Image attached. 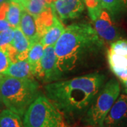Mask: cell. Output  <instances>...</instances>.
<instances>
[{"mask_svg":"<svg viewBox=\"0 0 127 127\" xmlns=\"http://www.w3.org/2000/svg\"><path fill=\"white\" fill-rule=\"evenodd\" d=\"M105 76L93 73L68 81L50 83L45 86V96L68 117L86 112L104 84Z\"/></svg>","mask_w":127,"mask_h":127,"instance_id":"1","label":"cell"},{"mask_svg":"<svg viewBox=\"0 0 127 127\" xmlns=\"http://www.w3.org/2000/svg\"><path fill=\"white\" fill-rule=\"evenodd\" d=\"M103 40L88 23H76L65 30L54 45L61 76L72 71L88 58L99 52Z\"/></svg>","mask_w":127,"mask_h":127,"instance_id":"2","label":"cell"},{"mask_svg":"<svg viewBox=\"0 0 127 127\" xmlns=\"http://www.w3.org/2000/svg\"><path fill=\"white\" fill-rule=\"evenodd\" d=\"M0 91L7 109L23 117L29 106L40 95L34 78H17L0 74Z\"/></svg>","mask_w":127,"mask_h":127,"instance_id":"3","label":"cell"},{"mask_svg":"<svg viewBox=\"0 0 127 127\" xmlns=\"http://www.w3.org/2000/svg\"><path fill=\"white\" fill-rule=\"evenodd\" d=\"M24 127H68L64 114L45 95H40L23 116Z\"/></svg>","mask_w":127,"mask_h":127,"instance_id":"4","label":"cell"},{"mask_svg":"<svg viewBox=\"0 0 127 127\" xmlns=\"http://www.w3.org/2000/svg\"><path fill=\"white\" fill-rule=\"evenodd\" d=\"M120 91L117 81L111 79L107 82L86 111L85 122L91 127H102L104 119L120 95Z\"/></svg>","mask_w":127,"mask_h":127,"instance_id":"5","label":"cell"},{"mask_svg":"<svg viewBox=\"0 0 127 127\" xmlns=\"http://www.w3.org/2000/svg\"><path fill=\"white\" fill-rule=\"evenodd\" d=\"M110 69L122 83L127 81V40H117L107 51Z\"/></svg>","mask_w":127,"mask_h":127,"instance_id":"6","label":"cell"},{"mask_svg":"<svg viewBox=\"0 0 127 127\" xmlns=\"http://www.w3.org/2000/svg\"><path fill=\"white\" fill-rule=\"evenodd\" d=\"M34 76L42 79L45 83H50L60 78L61 74L57 66L54 45L45 48L39 65L34 73Z\"/></svg>","mask_w":127,"mask_h":127,"instance_id":"7","label":"cell"},{"mask_svg":"<svg viewBox=\"0 0 127 127\" xmlns=\"http://www.w3.org/2000/svg\"><path fill=\"white\" fill-rule=\"evenodd\" d=\"M31 45L19 27L14 28V36L11 43L4 50L7 53L11 63L26 60Z\"/></svg>","mask_w":127,"mask_h":127,"instance_id":"8","label":"cell"},{"mask_svg":"<svg viewBox=\"0 0 127 127\" xmlns=\"http://www.w3.org/2000/svg\"><path fill=\"white\" fill-rule=\"evenodd\" d=\"M52 5L59 19L63 21L79 17L85 9L84 0H56Z\"/></svg>","mask_w":127,"mask_h":127,"instance_id":"9","label":"cell"},{"mask_svg":"<svg viewBox=\"0 0 127 127\" xmlns=\"http://www.w3.org/2000/svg\"><path fill=\"white\" fill-rule=\"evenodd\" d=\"M94 22V28L103 41L113 42L118 38V31L109 12L102 9L99 17Z\"/></svg>","mask_w":127,"mask_h":127,"instance_id":"10","label":"cell"},{"mask_svg":"<svg viewBox=\"0 0 127 127\" xmlns=\"http://www.w3.org/2000/svg\"><path fill=\"white\" fill-rule=\"evenodd\" d=\"M127 119V93L119 95L104 119L102 127H117Z\"/></svg>","mask_w":127,"mask_h":127,"instance_id":"11","label":"cell"},{"mask_svg":"<svg viewBox=\"0 0 127 127\" xmlns=\"http://www.w3.org/2000/svg\"><path fill=\"white\" fill-rule=\"evenodd\" d=\"M19 28L24 35L27 37L31 46L40 41V38L37 32L35 16L28 12L26 9H23L22 11Z\"/></svg>","mask_w":127,"mask_h":127,"instance_id":"12","label":"cell"},{"mask_svg":"<svg viewBox=\"0 0 127 127\" xmlns=\"http://www.w3.org/2000/svg\"><path fill=\"white\" fill-rule=\"evenodd\" d=\"M65 30L61 20L59 19L56 12L54 16V22L51 27L47 31L45 34L41 38L40 42L45 48L51 45H55L57 41L58 40L60 36Z\"/></svg>","mask_w":127,"mask_h":127,"instance_id":"13","label":"cell"},{"mask_svg":"<svg viewBox=\"0 0 127 127\" xmlns=\"http://www.w3.org/2000/svg\"><path fill=\"white\" fill-rule=\"evenodd\" d=\"M55 11L52 4L49 8L43 11L41 14L35 17L36 23L37 32L38 36L41 38L45 34L47 31L51 27L54 22Z\"/></svg>","mask_w":127,"mask_h":127,"instance_id":"14","label":"cell"},{"mask_svg":"<svg viewBox=\"0 0 127 127\" xmlns=\"http://www.w3.org/2000/svg\"><path fill=\"white\" fill-rule=\"evenodd\" d=\"M4 74L17 78H34L31 66L27 59L11 63Z\"/></svg>","mask_w":127,"mask_h":127,"instance_id":"15","label":"cell"},{"mask_svg":"<svg viewBox=\"0 0 127 127\" xmlns=\"http://www.w3.org/2000/svg\"><path fill=\"white\" fill-rule=\"evenodd\" d=\"M0 127H24L21 117L9 109L0 111Z\"/></svg>","mask_w":127,"mask_h":127,"instance_id":"16","label":"cell"},{"mask_svg":"<svg viewBox=\"0 0 127 127\" xmlns=\"http://www.w3.org/2000/svg\"><path fill=\"white\" fill-rule=\"evenodd\" d=\"M44 50H45L44 46L42 45L40 41H39L31 46L30 50L28 51L27 60L31 66L33 76L40 62V59L44 52Z\"/></svg>","mask_w":127,"mask_h":127,"instance_id":"17","label":"cell"},{"mask_svg":"<svg viewBox=\"0 0 127 127\" xmlns=\"http://www.w3.org/2000/svg\"><path fill=\"white\" fill-rule=\"evenodd\" d=\"M23 9V7L18 3L9 1V9L6 13V19L10 27L12 28L19 27Z\"/></svg>","mask_w":127,"mask_h":127,"instance_id":"18","label":"cell"},{"mask_svg":"<svg viewBox=\"0 0 127 127\" xmlns=\"http://www.w3.org/2000/svg\"><path fill=\"white\" fill-rule=\"evenodd\" d=\"M55 1L56 0H28L24 9L35 17L49 8Z\"/></svg>","mask_w":127,"mask_h":127,"instance_id":"19","label":"cell"},{"mask_svg":"<svg viewBox=\"0 0 127 127\" xmlns=\"http://www.w3.org/2000/svg\"><path fill=\"white\" fill-rule=\"evenodd\" d=\"M85 5L88 8V14L93 21H95L99 17L102 11L100 0H84Z\"/></svg>","mask_w":127,"mask_h":127,"instance_id":"20","label":"cell"},{"mask_svg":"<svg viewBox=\"0 0 127 127\" xmlns=\"http://www.w3.org/2000/svg\"><path fill=\"white\" fill-rule=\"evenodd\" d=\"M102 9L112 15L118 14L122 7V0H100Z\"/></svg>","mask_w":127,"mask_h":127,"instance_id":"21","label":"cell"},{"mask_svg":"<svg viewBox=\"0 0 127 127\" xmlns=\"http://www.w3.org/2000/svg\"><path fill=\"white\" fill-rule=\"evenodd\" d=\"M14 36V28H9L3 31L0 32V47L4 50L6 46L11 43Z\"/></svg>","mask_w":127,"mask_h":127,"instance_id":"22","label":"cell"},{"mask_svg":"<svg viewBox=\"0 0 127 127\" xmlns=\"http://www.w3.org/2000/svg\"><path fill=\"white\" fill-rule=\"evenodd\" d=\"M9 2H6L0 6V32L10 28L9 23L6 19V13L9 9Z\"/></svg>","mask_w":127,"mask_h":127,"instance_id":"23","label":"cell"},{"mask_svg":"<svg viewBox=\"0 0 127 127\" xmlns=\"http://www.w3.org/2000/svg\"><path fill=\"white\" fill-rule=\"evenodd\" d=\"M11 63L7 53L0 47V74H4L6 72Z\"/></svg>","mask_w":127,"mask_h":127,"instance_id":"24","label":"cell"},{"mask_svg":"<svg viewBox=\"0 0 127 127\" xmlns=\"http://www.w3.org/2000/svg\"><path fill=\"white\" fill-rule=\"evenodd\" d=\"M10 1H14L16 3H18L23 7V9L25 8L26 4L27 3V0H10Z\"/></svg>","mask_w":127,"mask_h":127,"instance_id":"25","label":"cell"},{"mask_svg":"<svg viewBox=\"0 0 127 127\" xmlns=\"http://www.w3.org/2000/svg\"><path fill=\"white\" fill-rule=\"evenodd\" d=\"M4 104L3 103V100H2V97H1V91H0V108H1Z\"/></svg>","mask_w":127,"mask_h":127,"instance_id":"26","label":"cell"},{"mask_svg":"<svg viewBox=\"0 0 127 127\" xmlns=\"http://www.w3.org/2000/svg\"><path fill=\"white\" fill-rule=\"evenodd\" d=\"M122 7L124 6L127 8V0H122Z\"/></svg>","mask_w":127,"mask_h":127,"instance_id":"27","label":"cell"},{"mask_svg":"<svg viewBox=\"0 0 127 127\" xmlns=\"http://www.w3.org/2000/svg\"><path fill=\"white\" fill-rule=\"evenodd\" d=\"M9 1H10V0H0V6H1L6 2H9Z\"/></svg>","mask_w":127,"mask_h":127,"instance_id":"28","label":"cell"},{"mask_svg":"<svg viewBox=\"0 0 127 127\" xmlns=\"http://www.w3.org/2000/svg\"><path fill=\"white\" fill-rule=\"evenodd\" d=\"M123 84H124V89H125V93H127V81L124 82V83H123Z\"/></svg>","mask_w":127,"mask_h":127,"instance_id":"29","label":"cell"},{"mask_svg":"<svg viewBox=\"0 0 127 127\" xmlns=\"http://www.w3.org/2000/svg\"><path fill=\"white\" fill-rule=\"evenodd\" d=\"M28 1V0H27V1Z\"/></svg>","mask_w":127,"mask_h":127,"instance_id":"30","label":"cell"}]
</instances>
